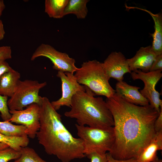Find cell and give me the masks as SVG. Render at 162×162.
<instances>
[{"label":"cell","mask_w":162,"mask_h":162,"mask_svg":"<svg viewBox=\"0 0 162 162\" xmlns=\"http://www.w3.org/2000/svg\"><path fill=\"white\" fill-rule=\"evenodd\" d=\"M112 116L115 139L110 152L115 159H136L156 132L154 123L159 113L149 104L129 103L115 93L105 101Z\"/></svg>","instance_id":"cell-1"},{"label":"cell","mask_w":162,"mask_h":162,"mask_svg":"<svg viewBox=\"0 0 162 162\" xmlns=\"http://www.w3.org/2000/svg\"><path fill=\"white\" fill-rule=\"evenodd\" d=\"M39 106L40 125L36 137L46 153L62 162L84 158L82 140L74 137L66 128L49 99L42 97Z\"/></svg>","instance_id":"cell-2"},{"label":"cell","mask_w":162,"mask_h":162,"mask_svg":"<svg viewBox=\"0 0 162 162\" xmlns=\"http://www.w3.org/2000/svg\"><path fill=\"white\" fill-rule=\"evenodd\" d=\"M85 86L84 91L73 96L71 109L65 112V116L76 119L80 125L100 128L114 126L113 118L105 101L102 97H95L94 93Z\"/></svg>","instance_id":"cell-3"},{"label":"cell","mask_w":162,"mask_h":162,"mask_svg":"<svg viewBox=\"0 0 162 162\" xmlns=\"http://www.w3.org/2000/svg\"><path fill=\"white\" fill-rule=\"evenodd\" d=\"M74 75L80 84L87 87L95 95L108 98L116 93L109 83L103 63L96 60L83 62Z\"/></svg>","instance_id":"cell-4"},{"label":"cell","mask_w":162,"mask_h":162,"mask_svg":"<svg viewBox=\"0 0 162 162\" xmlns=\"http://www.w3.org/2000/svg\"><path fill=\"white\" fill-rule=\"evenodd\" d=\"M78 136L83 142L86 156L93 152L106 153L110 152L114 143V128H100L76 124Z\"/></svg>","instance_id":"cell-5"},{"label":"cell","mask_w":162,"mask_h":162,"mask_svg":"<svg viewBox=\"0 0 162 162\" xmlns=\"http://www.w3.org/2000/svg\"><path fill=\"white\" fill-rule=\"evenodd\" d=\"M46 84V82L39 83L35 80H19L14 92L8 100L9 110H22L33 103L40 105L42 97L39 92Z\"/></svg>","instance_id":"cell-6"},{"label":"cell","mask_w":162,"mask_h":162,"mask_svg":"<svg viewBox=\"0 0 162 162\" xmlns=\"http://www.w3.org/2000/svg\"><path fill=\"white\" fill-rule=\"evenodd\" d=\"M162 70L144 72L137 70L131 73L134 80L139 79L143 82L144 87L140 92L148 100L149 105L159 113L162 108V100L160 98V94L156 90L155 87L162 76Z\"/></svg>","instance_id":"cell-7"},{"label":"cell","mask_w":162,"mask_h":162,"mask_svg":"<svg viewBox=\"0 0 162 162\" xmlns=\"http://www.w3.org/2000/svg\"><path fill=\"white\" fill-rule=\"evenodd\" d=\"M48 58L53 64V69L63 72L75 73L78 68L75 59L66 53L58 51L51 45L42 44L36 49L31 58L33 61L40 57Z\"/></svg>","instance_id":"cell-8"},{"label":"cell","mask_w":162,"mask_h":162,"mask_svg":"<svg viewBox=\"0 0 162 162\" xmlns=\"http://www.w3.org/2000/svg\"><path fill=\"white\" fill-rule=\"evenodd\" d=\"M40 106L35 103L22 110H9L11 117L7 121L24 126L28 137L34 139L40 128Z\"/></svg>","instance_id":"cell-9"},{"label":"cell","mask_w":162,"mask_h":162,"mask_svg":"<svg viewBox=\"0 0 162 162\" xmlns=\"http://www.w3.org/2000/svg\"><path fill=\"white\" fill-rule=\"evenodd\" d=\"M56 75L61 81L62 96L59 99L51 103L57 111L63 106L70 107L73 96L78 92L84 91L85 86L77 82L74 73L58 71Z\"/></svg>","instance_id":"cell-10"},{"label":"cell","mask_w":162,"mask_h":162,"mask_svg":"<svg viewBox=\"0 0 162 162\" xmlns=\"http://www.w3.org/2000/svg\"><path fill=\"white\" fill-rule=\"evenodd\" d=\"M104 68L109 79L113 78L118 82L122 81L124 75L131 73L126 59L121 52H112L103 63Z\"/></svg>","instance_id":"cell-11"},{"label":"cell","mask_w":162,"mask_h":162,"mask_svg":"<svg viewBox=\"0 0 162 162\" xmlns=\"http://www.w3.org/2000/svg\"><path fill=\"white\" fill-rule=\"evenodd\" d=\"M156 56L151 46L141 47L133 57L127 59L130 71L140 70L144 72L149 71Z\"/></svg>","instance_id":"cell-12"},{"label":"cell","mask_w":162,"mask_h":162,"mask_svg":"<svg viewBox=\"0 0 162 162\" xmlns=\"http://www.w3.org/2000/svg\"><path fill=\"white\" fill-rule=\"evenodd\" d=\"M140 88L130 85L123 81L116 85V93L125 101L137 105H149L148 100L139 91Z\"/></svg>","instance_id":"cell-13"},{"label":"cell","mask_w":162,"mask_h":162,"mask_svg":"<svg viewBox=\"0 0 162 162\" xmlns=\"http://www.w3.org/2000/svg\"><path fill=\"white\" fill-rule=\"evenodd\" d=\"M162 149V130L156 132L150 142L141 151L136 162H154L159 159L157 152Z\"/></svg>","instance_id":"cell-14"},{"label":"cell","mask_w":162,"mask_h":162,"mask_svg":"<svg viewBox=\"0 0 162 162\" xmlns=\"http://www.w3.org/2000/svg\"><path fill=\"white\" fill-rule=\"evenodd\" d=\"M20 74L13 68L0 78V94L10 97L14 92L20 78Z\"/></svg>","instance_id":"cell-15"},{"label":"cell","mask_w":162,"mask_h":162,"mask_svg":"<svg viewBox=\"0 0 162 162\" xmlns=\"http://www.w3.org/2000/svg\"><path fill=\"white\" fill-rule=\"evenodd\" d=\"M130 8L137 9L146 11L152 17L154 22V32L151 34L153 38L151 46L152 50L156 56L162 54V15L161 13L153 14L145 9L138 7Z\"/></svg>","instance_id":"cell-16"},{"label":"cell","mask_w":162,"mask_h":162,"mask_svg":"<svg viewBox=\"0 0 162 162\" xmlns=\"http://www.w3.org/2000/svg\"><path fill=\"white\" fill-rule=\"evenodd\" d=\"M88 0H69L64 12V16L74 14L78 19H84L86 17L88 10L87 4Z\"/></svg>","instance_id":"cell-17"},{"label":"cell","mask_w":162,"mask_h":162,"mask_svg":"<svg viewBox=\"0 0 162 162\" xmlns=\"http://www.w3.org/2000/svg\"><path fill=\"white\" fill-rule=\"evenodd\" d=\"M69 0H46L45 12L50 17L60 19L64 16L65 8Z\"/></svg>","instance_id":"cell-18"},{"label":"cell","mask_w":162,"mask_h":162,"mask_svg":"<svg viewBox=\"0 0 162 162\" xmlns=\"http://www.w3.org/2000/svg\"><path fill=\"white\" fill-rule=\"evenodd\" d=\"M26 128L22 125H15L8 121H0V133L15 137H28Z\"/></svg>","instance_id":"cell-19"},{"label":"cell","mask_w":162,"mask_h":162,"mask_svg":"<svg viewBox=\"0 0 162 162\" xmlns=\"http://www.w3.org/2000/svg\"><path fill=\"white\" fill-rule=\"evenodd\" d=\"M29 142L28 137L11 136L0 133V144L7 145L18 151L27 146Z\"/></svg>","instance_id":"cell-20"},{"label":"cell","mask_w":162,"mask_h":162,"mask_svg":"<svg viewBox=\"0 0 162 162\" xmlns=\"http://www.w3.org/2000/svg\"><path fill=\"white\" fill-rule=\"evenodd\" d=\"M19 158L14 162H47L41 158L32 148L27 146L22 148Z\"/></svg>","instance_id":"cell-21"},{"label":"cell","mask_w":162,"mask_h":162,"mask_svg":"<svg viewBox=\"0 0 162 162\" xmlns=\"http://www.w3.org/2000/svg\"><path fill=\"white\" fill-rule=\"evenodd\" d=\"M21 151H18L6 145L0 146V162H8L20 157Z\"/></svg>","instance_id":"cell-22"},{"label":"cell","mask_w":162,"mask_h":162,"mask_svg":"<svg viewBox=\"0 0 162 162\" xmlns=\"http://www.w3.org/2000/svg\"><path fill=\"white\" fill-rule=\"evenodd\" d=\"M8 97L0 94V112L4 121H8L11 117L8 106Z\"/></svg>","instance_id":"cell-23"},{"label":"cell","mask_w":162,"mask_h":162,"mask_svg":"<svg viewBox=\"0 0 162 162\" xmlns=\"http://www.w3.org/2000/svg\"><path fill=\"white\" fill-rule=\"evenodd\" d=\"M86 156L90 159L91 162H107L106 153H101L93 152Z\"/></svg>","instance_id":"cell-24"},{"label":"cell","mask_w":162,"mask_h":162,"mask_svg":"<svg viewBox=\"0 0 162 162\" xmlns=\"http://www.w3.org/2000/svg\"><path fill=\"white\" fill-rule=\"evenodd\" d=\"M12 51L9 46H0V61H5L11 58Z\"/></svg>","instance_id":"cell-25"},{"label":"cell","mask_w":162,"mask_h":162,"mask_svg":"<svg viewBox=\"0 0 162 162\" xmlns=\"http://www.w3.org/2000/svg\"><path fill=\"white\" fill-rule=\"evenodd\" d=\"M162 70V54L156 56L149 71Z\"/></svg>","instance_id":"cell-26"},{"label":"cell","mask_w":162,"mask_h":162,"mask_svg":"<svg viewBox=\"0 0 162 162\" xmlns=\"http://www.w3.org/2000/svg\"><path fill=\"white\" fill-rule=\"evenodd\" d=\"M159 114L154 123V129L156 132L162 130V108Z\"/></svg>","instance_id":"cell-27"},{"label":"cell","mask_w":162,"mask_h":162,"mask_svg":"<svg viewBox=\"0 0 162 162\" xmlns=\"http://www.w3.org/2000/svg\"><path fill=\"white\" fill-rule=\"evenodd\" d=\"M12 69L5 61H0V78L3 74L9 71Z\"/></svg>","instance_id":"cell-28"},{"label":"cell","mask_w":162,"mask_h":162,"mask_svg":"<svg viewBox=\"0 0 162 162\" xmlns=\"http://www.w3.org/2000/svg\"><path fill=\"white\" fill-rule=\"evenodd\" d=\"M107 162H136V159L134 158L131 159L121 160H118L114 158L111 154L108 152L106 153Z\"/></svg>","instance_id":"cell-29"},{"label":"cell","mask_w":162,"mask_h":162,"mask_svg":"<svg viewBox=\"0 0 162 162\" xmlns=\"http://www.w3.org/2000/svg\"><path fill=\"white\" fill-rule=\"evenodd\" d=\"M5 32L2 21L0 20V40H2L4 37Z\"/></svg>","instance_id":"cell-30"},{"label":"cell","mask_w":162,"mask_h":162,"mask_svg":"<svg viewBox=\"0 0 162 162\" xmlns=\"http://www.w3.org/2000/svg\"><path fill=\"white\" fill-rule=\"evenodd\" d=\"M5 8V5L3 1L0 0V17Z\"/></svg>","instance_id":"cell-31"},{"label":"cell","mask_w":162,"mask_h":162,"mask_svg":"<svg viewBox=\"0 0 162 162\" xmlns=\"http://www.w3.org/2000/svg\"><path fill=\"white\" fill-rule=\"evenodd\" d=\"M154 162H162V160L161 159H158L157 161H155Z\"/></svg>","instance_id":"cell-32"},{"label":"cell","mask_w":162,"mask_h":162,"mask_svg":"<svg viewBox=\"0 0 162 162\" xmlns=\"http://www.w3.org/2000/svg\"></svg>","instance_id":"cell-33"}]
</instances>
